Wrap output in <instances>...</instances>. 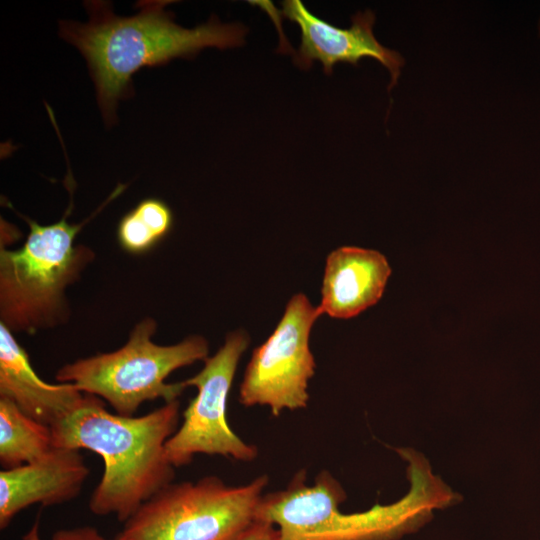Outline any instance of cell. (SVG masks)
Wrapping results in <instances>:
<instances>
[{
  "mask_svg": "<svg viewBox=\"0 0 540 540\" xmlns=\"http://www.w3.org/2000/svg\"><path fill=\"white\" fill-rule=\"evenodd\" d=\"M172 1L145 0L131 17L114 14L110 3L86 1L87 23L60 21L59 34L86 59L98 105L107 126L116 123L119 100L131 96L132 76L144 67L174 58H192L203 48L227 49L244 44L247 29L223 24L215 16L192 29L177 25L165 7Z\"/></svg>",
  "mask_w": 540,
  "mask_h": 540,
  "instance_id": "1",
  "label": "cell"
},
{
  "mask_svg": "<svg viewBox=\"0 0 540 540\" xmlns=\"http://www.w3.org/2000/svg\"><path fill=\"white\" fill-rule=\"evenodd\" d=\"M179 420V399L141 416H123L109 412L101 398L85 394L50 428L54 447L86 449L102 457L104 472L88 506L95 515H114L124 523L173 483L175 467L166 457L165 444Z\"/></svg>",
  "mask_w": 540,
  "mask_h": 540,
  "instance_id": "2",
  "label": "cell"
},
{
  "mask_svg": "<svg viewBox=\"0 0 540 540\" xmlns=\"http://www.w3.org/2000/svg\"><path fill=\"white\" fill-rule=\"evenodd\" d=\"M409 462V492L395 503L343 513L340 483L326 470L313 485L297 472L287 487L264 495L257 520L275 526L279 540H397L425 525L435 509L455 504L457 495L431 472L428 461L411 449H396Z\"/></svg>",
  "mask_w": 540,
  "mask_h": 540,
  "instance_id": "3",
  "label": "cell"
},
{
  "mask_svg": "<svg viewBox=\"0 0 540 540\" xmlns=\"http://www.w3.org/2000/svg\"><path fill=\"white\" fill-rule=\"evenodd\" d=\"M70 202L61 220L50 225L22 217L29 234L21 248L0 251V319L12 333H35L55 327L69 318L65 296L94 258L93 251L75 239L82 227L127 187L118 184L93 214L79 224L67 221L73 208L75 182L71 169L65 179Z\"/></svg>",
  "mask_w": 540,
  "mask_h": 540,
  "instance_id": "4",
  "label": "cell"
},
{
  "mask_svg": "<svg viewBox=\"0 0 540 540\" xmlns=\"http://www.w3.org/2000/svg\"><path fill=\"white\" fill-rule=\"evenodd\" d=\"M156 329V321L146 317L135 325L121 348L65 364L55 378L105 400L123 416H134L146 401L177 400L186 386L183 381L167 383L166 378L179 368L204 361L209 345L199 335L159 345L152 340Z\"/></svg>",
  "mask_w": 540,
  "mask_h": 540,
  "instance_id": "5",
  "label": "cell"
},
{
  "mask_svg": "<svg viewBox=\"0 0 540 540\" xmlns=\"http://www.w3.org/2000/svg\"><path fill=\"white\" fill-rule=\"evenodd\" d=\"M269 483L230 486L217 476L171 483L123 523L114 540H235L256 520Z\"/></svg>",
  "mask_w": 540,
  "mask_h": 540,
  "instance_id": "6",
  "label": "cell"
},
{
  "mask_svg": "<svg viewBox=\"0 0 540 540\" xmlns=\"http://www.w3.org/2000/svg\"><path fill=\"white\" fill-rule=\"evenodd\" d=\"M243 330L228 333L217 352L204 360L203 368L184 380L197 388V395L182 413V424L167 440L165 453L175 467L188 465L197 454L218 455L251 462L256 446L243 441L226 418L227 401L242 354L249 346Z\"/></svg>",
  "mask_w": 540,
  "mask_h": 540,
  "instance_id": "7",
  "label": "cell"
},
{
  "mask_svg": "<svg viewBox=\"0 0 540 540\" xmlns=\"http://www.w3.org/2000/svg\"><path fill=\"white\" fill-rule=\"evenodd\" d=\"M321 315L305 294L291 297L272 334L252 352L239 389L243 406H266L276 417L307 406L316 368L310 333Z\"/></svg>",
  "mask_w": 540,
  "mask_h": 540,
  "instance_id": "8",
  "label": "cell"
},
{
  "mask_svg": "<svg viewBox=\"0 0 540 540\" xmlns=\"http://www.w3.org/2000/svg\"><path fill=\"white\" fill-rule=\"evenodd\" d=\"M282 7V15L294 22L301 31V43L296 56V62L301 68H309L314 61H319L324 72L329 75L337 63L356 66L362 58L370 57L390 72L388 89L396 84L404 59L375 38V14L372 11L357 12L352 16L349 28H339L313 15L300 0H286L282 2Z\"/></svg>",
  "mask_w": 540,
  "mask_h": 540,
  "instance_id": "9",
  "label": "cell"
},
{
  "mask_svg": "<svg viewBox=\"0 0 540 540\" xmlns=\"http://www.w3.org/2000/svg\"><path fill=\"white\" fill-rule=\"evenodd\" d=\"M90 474L79 449L54 447L43 458L0 472V529L25 508L76 498Z\"/></svg>",
  "mask_w": 540,
  "mask_h": 540,
  "instance_id": "10",
  "label": "cell"
},
{
  "mask_svg": "<svg viewBox=\"0 0 540 540\" xmlns=\"http://www.w3.org/2000/svg\"><path fill=\"white\" fill-rule=\"evenodd\" d=\"M391 268L378 251L343 246L327 259L321 287V314L349 319L375 305L382 297Z\"/></svg>",
  "mask_w": 540,
  "mask_h": 540,
  "instance_id": "11",
  "label": "cell"
},
{
  "mask_svg": "<svg viewBox=\"0 0 540 540\" xmlns=\"http://www.w3.org/2000/svg\"><path fill=\"white\" fill-rule=\"evenodd\" d=\"M84 395L72 383L50 384L41 380L27 352L0 323V397L14 402L29 417L52 426L71 413Z\"/></svg>",
  "mask_w": 540,
  "mask_h": 540,
  "instance_id": "12",
  "label": "cell"
},
{
  "mask_svg": "<svg viewBox=\"0 0 540 540\" xmlns=\"http://www.w3.org/2000/svg\"><path fill=\"white\" fill-rule=\"evenodd\" d=\"M50 426L22 412L5 397H0V465L4 470L37 461L52 449Z\"/></svg>",
  "mask_w": 540,
  "mask_h": 540,
  "instance_id": "13",
  "label": "cell"
},
{
  "mask_svg": "<svg viewBox=\"0 0 540 540\" xmlns=\"http://www.w3.org/2000/svg\"><path fill=\"white\" fill-rule=\"evenodd\" d=\"M172 225L169 206L160 199L147 198L122 217L117 229L118 241L127 252L142 254L164 238Z\"/></svg>",
  "mask_w": 540,
  "mask_h": 540,
  "instance_id": "14",
  "label": "cell"
},
{
  "mask_svg": "<svg viewBox=\"0 0 540 540\" xmlns=\"http://www.w3.org/2000/svg\"><path fill=\"white\" fill-rule=\"evenodd\" d=\"M36 524L32 531L26 535L25 540H39L37 537ZM49 540H110L105 538L95 527L93 526H79L73 528H65L57 530L52 534ZM114 540V539H112Z\"/></svg>",
  "mask_w": 540,
  "mask_h": 540,
  "instance_id": "15",
  "label": "cell"
},
{
  "mask_svg": "<svg viewBox=\"0 0 540 540\" xmlns=\"http://www.w3.org/2000/svg\"><path fill=\"white\" fill-rule=\"evenodd\" d=\"M235 540H279V533L272 524L256 520Z\"/></svg>",
  "mask_w": 540,
  "mask_h": 540,
  "instance_id": "16",
  "label": "cell"
}]
</instances>
